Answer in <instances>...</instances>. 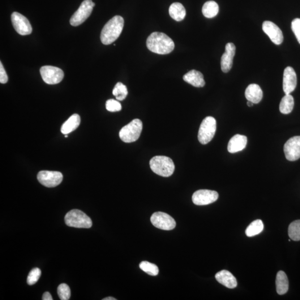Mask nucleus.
<instances>
[{
  "label": "nucleus",
  "mask_w": 300,
  "mask_h": 300,
  "mask_svg": "<svg viewBox=\"0 0 300 300\" xmlns=\"http://www.w3.org/2000/svg\"><path fill=\"white\" fill-rule=\"evenodd\" d=\"M40 74L44 82L49 85L58 84L61 82L64 77V73L61 69L51 66L42 67L40 68Z\"/></svg>",
  "instance_id": "8"
},
{
  "label": "nucleus",
  "mask_w": 300,
  "mask_h": 300,
  "mask_svg": "<svg viewBox=\"0 0 300 300\" xmlns=\"http://www.w3.org/2000/svg\"><path fill=\"white\" fill-rule=\"evenodd\" d=\"M276 291L278 295L285 294L289 290V283L288 276L285 272L278 271L276 279Z\"/></svg>",
  "instance_id": "22"
},
{
  "label": "nucleus",
  "mask_w": 300,
  "mask_h": 300,
  "mask_svg": "<svg viewBox=\"0 0 300 300\" xmlns=\"http://www.w3.org/2000/svg\"><path fill=\"white\" fill-rule=\"evenodd\" d=\"M117 299H115L114 298H112V297H108V298H106L105 299H103L102 300H116Z\"/></svg>",
  "instance_id": "37"
},
{
  "label": "nucleus",
  "mask_w": 300,
  "mask_h": 300,
  "mask_svg": "<svg viewBox=\"0 0 300 300\" xmlns=\"http://www.w3.org/2000/svg\"><path fill=\"white\" fill-rule=\"evenodd\" d=\"M215 278L220 284L229 289H234L237 286V279L232 273L227 270H222L217 272L216 274Z\"/></svg>",
  "instance_id": "18"
},
{
  "label": "nucleus",
  "mask_w": 300,
  "mask_h": 300,
  "mask_svg": "<svg viewBox=\"0 0 300 300\" xmlns=\"http://www.w3.org/2000/svg\"><path fill=\"white\" fill-rule=\"evenodd\" d=\"M263 30L274 44L277 45L282 44L284 36L281 29L276 24L271 21H266L263 24Z\"/></svg>",
  "instance_id": "14"
},
{
  "label": "nucleus",
  "mask_w": 300,
  "mask_h": 300,
  "mask_svg": "<svg viewBox=\"0 0 300 300\" xmlns=\"http://www.w3.org/2000/svg\"><path fill=\"white\" fill-rule=\"evenodd\" d=\"M140 268L146 273L151 276H156L159 272V269L155 264L148 261H143L140 264Z\"/></svg>",
  "instance_id": "29"
},
{
  "label": "nucleus",
  "mask_w": 300,
  "mask_h": 300,
  "mask_svg": "<svg viewBox=\"0 0 300 300\" xmlns=\"http://www.w3.org/2000/svg\"><path fill=\"white\" fill-rule=\"evenodd\" d=\"M38 181L47 187H55L62 181L63 175L58 171H41L37 175Z\"/></svg>",
  "instance_id": "9"
},
{
  "label": "nucleus",
  "mask_w": 300,
  "mask_h": 300,
  "mask_svg": "<svg viewBox=\"0 0 300 300\" xmlns=\"http://www.w3.org/2000/svg\"><path fill=\"white\" fill-rule=\"evenodd\" d=\"M247 137L241 135H236L231 138L228 144V151L234 153L242 151L246 147Z\"/></svg>",
  "instance_id": "17"
},
{
  "label": "nucleus",
  "mask_w": 300,
  "mask_h": 300,
  "mask_svg": "<svg viewBox=\"0 0 300 300\" xmlns=\"http://www.w3.org/2000/svg\"><path fill=\"white\" fill-rule=\"evenodd\" d=\"M297 85V76L293 67H286L283 78V90L285 95L293 92Z\"/></svg>",
  "instance_id": "15"
},
{
  "label": "nucleus",
  "mask_w": 300,
  "mask_h": 300,
  "mask_svg": "<svg viewBox=\"0 0 300 300\" xmlns=\"http://www.w3.org/2000/svg\"><path fill=\"white\" fill-rule=\"evenodd\" d=\"M183 79L185 82L196 88H203L205 85L202 73L195 70L188 72L183 76Z\"/></svg>",
  "instance_id": "19"
},
{
  "label": "nucleus",
  "mask_w": 300,
  "mask_h": 300,
  "mask_svg": "<svg viewBox=\"0 0 300 300\" xmlns=\"http://www.w3.org/2000/svg\"><path fill=\"white\" fill-rule=\"evenodd\" d=\"M254 103H253L250 101H248L247 102V106H249V107H252L253 105H254Z\"/></svg>",
  "instance_id": "36"
},
{
  "label": "nucleus",
  "mask_w": 300,
  "mask_h": 300,
  "mask_svg": "<svg viewBox=\"0 0 300 300\" xmlns=\"http://www.w3.org/2000/svg\"><path fill=\"white\" fill-rule=\"evenodd\" d=\"M151 222L156 228L163 230H173L177 225L172 217L168 213L162 212L153 213L151 217Z\"/></svg>",
  "instance_id": "10"
},
{
  "label": "nucleus",
  "mask_w": 300,
  "mask_h": 300,
  "mask_svg": "<svg viewBox=\"0 0 300 300\" xmlns=\"http://www.w3.org/2000/svg\"><path fill=\"white\" fill-rule=\"evenodd\" d=\"M150 168L154 173L162 177H169L175 171V165L172 159L165 156H156L150 161Z\"/></svg>",
  "instance_id": "3"
},
{
  "label": "nucleus",
  "mask_w": 300,
  "mask_h": 300,
  "mask_svg": "<svg viewBox=\"0 0 300 300\" xmlns=\"http://www.w3.org/2000/svg\"><path fill=\"white\" fill-rule=\"evenodd\" d=\"M11 21L16 32L21 35H28L31 34L32 29L28 19L18 12H13Z\"/></svg>",
  "instance_id": "11"
},
{
  "label": "nucleus",
  "mask_w": 300,
  "mask_h": 300,
  "mask_svg": "<svg viewBox=\"0 0 300 300\" xmlns=\"http://www.w3.org/2000/svg\"><path fill=\"white\" fill-rule=\"evenodd\" d=\"M66 224L75 228L89 229L92 226V222L87 214L81 210L74 209L68 212L65 217Z\"/></svg>",
  "instance_id": "5"
},
{
  "label": "nucleus",
  "mask_w": 300,
  "mask_h": 300,
  "mask_svg": "<svg viewBox=\"0 0 300 300\" xmlns=\"http://www.w3.org/2000/svg\"><path fill=\"white\" fill-rule=\"evenodd\" d=\"M294 106V99L290 94L285 95L281 101L279 109L283 114H289L293 111Z\"/></svg>",
  "instance_id": "25"
},
{
  "label": "nucleus",
  "mask_w": 300,
  "mask_h": 300,
  "mask_svg": "<svg viewBox=\"0 0 300 300\" xmlns=\"http://www.w3.org/2000/svg\"><path fill=\"white\" fill-rule=\"evenodd\" d=\"M81 122L80 116L78 114H74L64 123L61 127L62 134L67 135L78 128Z\"/></svg>",
  "instance_id": "21"
},
{
  "label": "nucleus",
  "mask_w": 300,
  "mask_h": 300,
  "mask_svg": "<svg viewBox=\"0 0 300 300\" xmlns=\"http://www.w3.org/2000/svg\"><path fill=\"white\" fill-rule=\"evenodd\" d=\"M169 14L174 20L181 21L185 19L186 12L181 3L175 2L169 8Z\"/></svg>",
  "instance_id": "23"
},
{
  "label": "nucleus",
  "mask_w": 300,
  "mask_h": 300,
  "mask_svg": "<svg viewBox=\"0 0 300 300\" xmlns=\"http://www.w3.org/2000/svg\"><path fill=\"white\" fill-rule=\"evenodd\" d=\"M288 234L290 238L295 241L300 240V220L291 222L289 226Z\"/></svg>",
  "instance_id": "27"
},
{
  "label": "nucleus",
  "mask_w": 300,
  "mask_h": 300,
  "mask_svg": "<svg viewBox=\"0 0 300 300\" xmlns=\"http://www.w3.org/2000/svg\"><path fill=\"white\" fill-rule=\"evenodd\" d=\"M8 81V76L2 62H0V83L6 84Z\"/></svg>",
  "instance_id": "34"
},
{
  "label": "nucleus",
  "mask_w": 300,
  "mask_h": 300,
  "mask_svg": "<svg viewBox=\"0 0 300 300\" xmlns=\"http://www.w3.org/2000/svg\"><path fill=\"white\" fill-rule=\"evenodd\" d=\"M113 95L117 100L123 101L128 95L127 87L121 83H118L115 85L113 91Z\"/></svg>",
  "instance_id": "28"
},
{
  "label": "nucleus",
  "mask_w": 300,
  "mask_h": 300,
  "mask_svg": "<svg viewBox=\"0 0 300 300\" xmlns=\"http://www.w3.org/2000/svg\"><path fill=\"white\" fill-rule=\"evenodd\" d=\"M147 45L150 51L160 55L169 54L175 48L173 40L165 33L158 32H153L148 37Z\"/></svg>",
  "instance_id": "1"
},
{
  "label": "nucleus",
  "mask_w": 300,
  "mask_h": 300,
  "mask_svg": "<svg viewBox=\"0 0 300 300\" xmlns=\"http://www.w3.org/2000/svg\"><path fill=\"white\" fill-rule=\"evenodd\" d=\"M218 194L215 191L200 190L196 191L192 197V202L199 206L207 205L215 202Z\"/></svg>",
  "instance_id": "12"
},
{
  "label": "nucleus",
  "mask_w": 300,
  "mask_h": 300,
  "mask_svg": "<svg viewBox=\"0 0 300 300\" xmlns=\"http://www.w3.org/2000/svg\"><path fill=\"white\" fill-rule=\"evenodd\" d=\"M143 122L136 119L123 127L119 132L120 139L124 143H131L138 140L143 130Z\"/></svg>",
  "instance_id": "4"
},
{
  "label": "nucleus",
  "mask_w": 300,
  "mask_h": 300,
  "mask_svg": "<svg viewBox=\"0 0 300 300\" xmlns=\"http://www.w3.org/2000/svg\"><path fill=\"white\" fill-rule=\"evenodd\" d=\"M216 131V121L211 117H208L203 120L201 123L198 133V140L203 145L208 144L215 136Z\"/></svg>",
  "instance_id": "6"
},
{
  "label": "nucleus",
  "mask_w": 300,
  "mask_h": 300,
  "mask_svg": "<svg viewBox=\"0 0 300 300\" xmlns=\"http://www.w3.org/2000/svg\"><path fill=\"white\" fill-rule=\"evenodd\" d=\"M245 97L248 101L254 104H258L263 97V92L260 86L257 84H251L247 88L245 91Z\"/></svg>",
  "instance_id": "20"
},
{
  "label": "nucleus",
  "mask_w": 300,
  "mask_h": 300,
  "mask_svg": "<svg viewBox=\"0 0 300 300\" xmlns=\"http://www.w3.org/2000/svg\"><path fill=\"white\" fill-rule=\"evenodd\" d=\"M236 53V47L233 43H228L225 46V52L221 60V70L225 73L228 72L233 67V59Z\"/></svg>",
  "instance_id": "16"
},
{
  "label": "nucleus",
  "mask_w": 300,
  "mask_h": 300,
  "mask_svg": "<svg viewBox=\"0 0 300 300\" xmlns=\"http://www.w3.org/2000/svg\"><path fill=\"white\" fill-rule=\"evenodd\" d=\"M264 229V224L261 220H256L251 223L246 230L245 233L248 237H255L260 234Z\"/></svg>",
  "instance_id": "26"
},
{
  "label": "nucleus",
  "mask_w": 300,
  "mask_h": 300,
  "mask_svg": "<svg viewBox=\"0 0 300 300\" xmlns=\"http://www.w3.org/2000/svg\"><path fill=\"white\" fill-rule=\"evenodd\" d=\"M58 294L60 300H68L71 297V290L66 284H60L58 288Z\"/></svg>",
  "instance_id": "30"
},
{
  "label": "nucleus",
  "mask_w": 300,
  "mask_h": 300,
  "mask_svg": "<svg viewBox=\"0 0 300 300\" xmlns=\"http://www.w3.org/2000/svg\"><path fill=\"white\" fill-rule=\"evenodd\" d=\"M124 20L121 16H115L102 29L101 40L103 44L108 45L118 39L122 31Z\"/></svg>",
  "instance_id": "2"
},
{
  "label": "nucleus",
  "mask_w": 300,
  "mask_h": 300,
  "mask_svg": "<svg viewBox=\"0 0 300 300\" xmlns=\"http://www.w3.org/2000/svg\"><path fill=\"white\" fill-rule=\"evenodd\" d=\"M43 300H53L52 296L49 292H45L42 296Z\"/></svg>",
  "instance_id": "35"
},
{
  "label": "nucleus",
  "mask_w": 300,
  "mask_h": 300,
  "mask_svg": "<svg viewBox=\"0 0 300 300\" xmlns=\"http://www.w3.org/2000/svg\"><path fill=\"white\" fill-rule=\"evenodd\" d=\"M219 11L218 4L213 1H210L206 2L202 9L204 16L206 18L211 19L215 17Z\"/></svg>",
  "instance_id": "24"
},
{
  "label": "nucleus",
  "mask_w": 300,
  "mask_h": 300,
  "mask_svg": "<svg viewBox=\"0 0 300 300\" xmlns=\"http://www.w3.org/2000/svg\"><path fill=\"white\" fill-rule=\"evenodd\" d=\"M106 108L110 112H118L121 111L122 106L118 101L110 99L106 101Z\"/></svg>",
  "instance_id": "32"
},
{
  "label": "nucleus",
  "mask_w": 300,
  "mask_h": 300,
  "mask_svg": "<svg viewBox=\"0 0 300 300\" xmlns=\"http://www.w3.org/2000/svg\"><path fill=\"white\" fill-rule=\"evenodd\" d=\"M95 3L92 0H85L81 3L79 9L71 17L70 24L73 27H78L82 24L91 14L93 8Z\"/></svg>",
  "instance_id": "7"
},
{
  "label": "nucleus",
  "mask_w": 300,
  "mask_h": 300,
  "mask_svg": "<svg viewBox=\"0 0 300 300\" xmlns=\"http://www.w3.org/2000/svg\"><path fill=\"white\" fill-rule=\"evenodd\" d=\"M286 159L295 161L300 158V136L290 138L285 143L284 148Z\"/></svg>",
  "instance_id": "13"
},
{
  "label": "nucleus",
  "mask_w": 300,
  "mask_h": 300,
  "mask_svg": "<svg viewBox=\"0 0 300 300\" xmlns=\"http://www.w3.org/2000/svg\"><path fill=\"white\" fill-rule=\"evenodd\" d=\"M291 29L300 44V19H295L291 23Z\"/></svg>",
  "instance_id": "33"
},
{
  "label": "nucleus",
  "mask_w": 300,
  "mask_h": 300,
  "mask_svg": "<svg viewBox=\"0 0 300 300\" xmlns=\"http://www.w3.org/2000/svg\"><path fill=\"white\" fill-rule=\"evenodd\" d=\"M41 275V271L40 269L35 268L31 270L28 276L27 282L29 285H33L39 280Z\"/></svg>",
  "instance_id": "31"
}]
</instances>
